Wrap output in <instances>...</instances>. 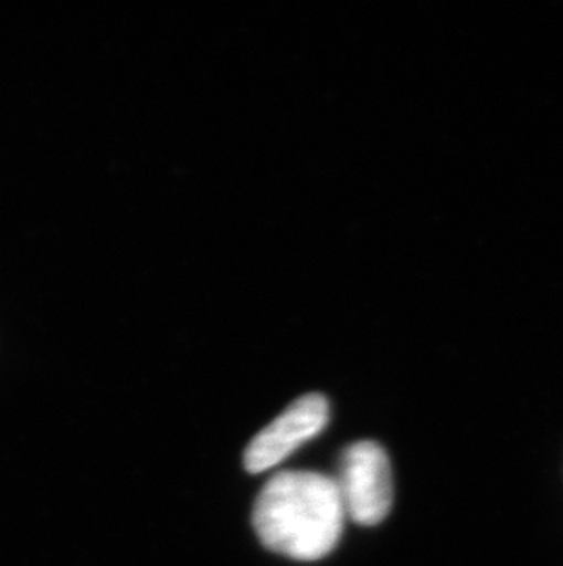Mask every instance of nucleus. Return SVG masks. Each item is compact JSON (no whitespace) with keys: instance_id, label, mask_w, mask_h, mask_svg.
Returning a JSON list of instances; mask_svg holds the SVG:
<instances>
[{"instance_id":"obj_1","label":"nucleus","mask_w":563,"mask_h":566,"mask_svg":"<svg viewBox=\"0 0 563 566\" xmlns=\"http://www.w3.org/2000/svg\"><path fill=\"white\" fill-rule=\"evenodd\" d=\"M344 515L336 479L315 471H282L258 493L253 524L269 551L315 562L336 548Z\"/></svg>"},{"instance_id":"obj_2","label":"nucleus","mask_w":563,"mask_h":566,"mask_svg":"<svg viewBox=\"0 0 563 566\" xmlns=\"http://www.w3.org/2000/svg\"><path fill=\"white\" fill-rule=\"evenodd\" d=\"M340 497L355 523L373 526L389 515L394 501L389 454L372 440L351 443L340 457Z\"/></svg>"},{"instance_id":"obj_3","label":"nucleus","mask_w":563,"mask_h":566,"mask_svg":"<svg viewBox=\"0 0 563 566\" xmlns=\"http://www.w3.org/2000/svg\"><path fill=\"white\" fill-rule=\"evenodd\" d=\"M328 420L330 406L325 396H302L251 440L244 454L245 470L249 473L272 470L304 442L315 439Z\"/></svg>"}]
</instances>
